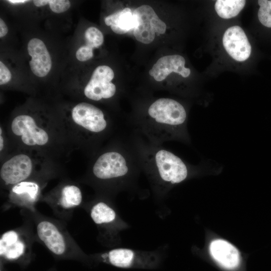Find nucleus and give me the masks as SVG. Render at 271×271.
<instances>
[{"instance_id": "obj_1", "label": "nucleus", "mask_w": 271, "mask_h": 271, "mask_svg": "<svg viewBox=\"0 0 271 271\" xmlns=\"http://www.w3.org/2000/svg\"><path fill=\"white\" fill-rule=\"evenodd\" d=\"M23 217L31 222L36 241L44 245L58 259L72 260L86 265L93 263L80 247L66 227V222L44 215L37 209H21Z\"/></svg>"}, {"instance_id": "obj_2", "label": "nucleus", "mask_w": 271, "mask_h": 271, "mask_svg": "<svg viewBox=\"0 0 271 271\" xmlns=\"http://www.w3.org/2000/svg\"><path fill=\"white\" fill-rule=\"evenodd\" d=\"M20 226L3 233L0 237L1 262L15 263L21 267L28 266L33 258V245L36 241L33 225L23 217Z\"/></svg>"}, {"instance_id": "obj_3", "label": "nucleus", "mask_w": 271, "mask_h": 271, "mask_svg": "<svg viewBox=\"0 0 271 271\" xmlns=\"http://www.w3.org/2000/svg\"><path fill=\"white\" fill-rule=\"evenodd\" d=\"M148 125L164 133L180 130L184 127L187 118L184 106L178 101L167 98L154 102L148 109Z\"/></svg>"}, {"instance_id": "obj_4", "label": "nucleus", "mask_w": 271, "mask_h": 271, "mask_svg": "<svg viewBox=\"0 0 271 271\" xmlns=\"http://www.w3.org/2000/svg\"><path fill=\"white\" fill-rule=\"evenodd\" d=\"M40 201L50 207L58 219L66 222L71 219L74 210L82 205L83 195L78 185L65 183L42 197Z\"/></svg>"}, {"instance_id": "obj_5", "label": "nucleus", "mask_w": 271, "mask_h": 271, "mask_svg": "<svg viewBox=\"0 0 271 271\" xmlns=\"http://www.w3.org/2000/svg\"><path fill=\"white\" fill-rule=\"evenodd\" d=\"M89 255L93 263L102 262L122 268L151 269L156 267L160 262L156 256L126 248H115Z\"/></svg>"}, {"instance_id": "obj_6", "label": "nucleus", "mask_w": 271, "mask_h": 271, "mask_svg": "<svg viewBox=\"0 0 271 271\" xmlns=\"http://www.w3.org/2000/svg\"><path fill=\"white\" fill-rule=\"evenodd\" d=\"M134 19L133 35L139 42L148 44L152 42L155 34H163L166 30V25L157 16L150 6L144 5L133 12Z\"/></svg>"}, {"instance_id": "obj_7", "label": "nucleus", "mask_w": 271, "mask_h": 271, "mask_svg": "<svg viewBox=\"0 0 271 271\" xmlns=\"http://www.w3.org/2000/svg\"><path fill=\"white\" fill-rule=\"evenodd\" d=\"M43 185L39 180L33 179L32 176L14 185L10 189L5 210L12 206L30 211L37 209L36 205L42 197L41 193Z\"/></svg>"}, {"instance_id": "obj_8", "label": "nucleus", "mask_w": 271, "mask_h": 271, "mask_svg": "<svg viewBox=\"0 0 271 271\" xmlns=\"http://www.w3.org/2000/svg\"><path fill=\"white\" fill-rule=\"evenodd\" d=\"M12 132L25 145L42 147L48 144L49 136L34 117L27 114L16 116L11 124Z\"/></svg>"}, {"instance_id": "obj_9", "label": "nucleus", "mask_w": 271, "mask_h": 271, "mask_svg": "<svg viewBox=\"0 0 271 271\" xmlns=\"http://www.w3.org/2000/svg\"><path fill=\"white\" fill-rule=\"evenodd\" d=\"M154 163L160 178L166 183H179L188 176V168L185 163L169 151L158 150L154 155Z\"/></svg>"}, {"instance_id": "obj_10", "label": "nucleus", "mask_w": 271, "mask_h": 271, "mask_svg": "<svg viewBox=\"0 0 271 271\" xmlns=\"http://www.w3.org/2000/svg\"><path fill=\"white\" fill-rule=\"evenodd\" d=\"M35 165L30 156L18 154L6 161L0 170L3 185L11 188L14 185L35 175Z\"/></svg>"}, {"instance_id": "obj_11", "label": "nucleus", "mask_w": 271, "mask_h": 271, "mask_svg": "<svg viewBox=\"0 0 271 271\" xmlns=\"http://www.w3.org/2000/svg\"><path fill=\"white\" fill-rule=\"evenodd\" d=\"M94 177L99 180L107 181L119 178L128 172L127 162L120 153L109 151L101 155L92 167Z\"/></svg>"}, {"instance_id": "obj_12", "label": "nucleus", "mask_w": 271, "mask_h": 271, "mask_svg": "<svg viewBox=\"0 0 271 271\" xmlns=\"http://www.w3.org/2000/svg\"><path fill=\"white\" fill-rule=\"evenodd\" d=\"M114 75L112 69L108 66L97 67L84 88L85 96L95 101L112 97L116 92L115 85L111 82Z\"/></svg>"}, {"instance_id": "obj_13", "label": "nucleus", "mask_w": 271, "mask_h": 271, "mask_svg": "<svg viewBox=\"0 0 271 271\" xmlns=\"http://www.w3.org/2000/svg\"><path fill=\"white\" fill-rule=\"evenodd\" d=\"M71 118L77 125L94 133L102 132L107 125L102 111L86 102L79 103L73 107Z\"/></svg>"}, {"instance_id": "obj_14", "label": "nucleus", "mask_w": 271, "mask_h": 271, "mask_svg": "<svg viewBox=\"0 0 271 271\" xmlns=\"http://www.w3.org/2000/svg\"><path fill=\"white\" fill-rule=\"evenodd\" d=\"M222 41L225 50L234 60L241 62L249 57L251 47L244 31L239 26L229 28L223 35Z\"/></svg>"}, {"instance_id": "obj_15", "label": "nucleus", "mask_w": 271, "mask_h": 271, "mask_svg": "<svg viewBox=\"0 0 271 271\" xmlns=\"http://www.w3.org/2000/svg\"><path fill=\"white\" fill-rule=\"evenodd\" d=\"M27 50L32 57L29 65L33 74L39 77L46 76L51 70L52 63L44 43L38 38H33L28 44Z\"/></svg>"}, {"instance_id": "obj_16", "label": "nucleus", "mask_w": 271, "mask_h": 271, "mask_svg": "<svg viewBox=\"0 0 271 271\" xmlns=\"http://www.w3.org/2000/svg\"><path fill=\"white\" fill-rule=\"evenodd\" d=\"M185 60L179 55L163 56L157 61L149 71V74L157 81H162L172 72L187 77L190 74V70L185 67Z\"/></svg>"}, {"instance_id": "obj_17", "label": "nucleus", "mask_w": 271, "mask_h": 271, "mask_svg": "<svg viewBox=\"0 0 271 271\" xmlns=\"http://www.w3.org/2000/svg\"><path fill=\"white\" fill-rule=\"evenodd\" d=\"M209 250L213 258L227 269H234L240 263V253L238 249L228 241L222 239L212 241Z\"/></svg>"}, {"instance_id": "obj_18", "label": "nucleus", "mask_w": 271, "mask_h": 271, "mask_svg": "<svg viewBox=\"0 0 271 271\" xmlns=\"http://www.w3.org/2000/svg\"><path fill=\"white\" fill-rule=\"evenodd\" d=\"M87 210L89 215L98 226L105 228L108 230V227L111 226L115 222L116 213L110 205L103 201H97L88 207H83Z\"/></svg>"}, {"instance_id": "obj_19", "label": "nucleus", "mask_w": 271, "mask_h": 271, "mask_svg": "<svg viewBox=\"0 0 271 271\" xmlns=\"http://www.w3.org/2000/svg\"><path fill=\"white\" fill-rule=\"evenodd\" d=\"M105 24L110 26L112 31L117 34L126 33L134 27V19L130 9L125 8L106 17Z\"/></svg>"}, {"instance_id": "obj_20", "label": "nucleus", "mask_w": 271, "mask_h": 271, "mask_svg": "<svg viewBox=\"0 0 271 271\" xmlns=\"http://www.w3.org/2000/svg\"><path fill=\"white\" fill-rule=\"evenodd\" d=\"M86 44L80 47L76 52V57L80 61H86L92 58L93 49L97 48L103 43L101 32L94 27H90L85 32Z\"/></svg>"}, {"instance_id": "obj_21", "label": "nucleus", "mask_w": 271, "mask_h": 271, "mask_svg": "<svg viewBox=\"0 0 271 271\" xmlns=\"http://www.w3.org/2000/svg\"><path fill=\"white\" fill-rule=\"evenodd\" d=\"M244 0H217L215 4V11L223 19L233 18L240 12L245 5Z\"/></svg>"}, {"instance_id": "obj_22", "label": "nucleus", "mask_w": 271, "mask_h": 271, "mask_svg": "<svg viewBox=\"0 0 271 271\" xmlns=\"http://www.w3.org/2000/svg\"><path fill=\"white\" fill-rule=\"evenodd\" d=\"M33 3L38 7L49 4L50 9L55 13L65 12L71 6L70 2L68 0H35Z\"/></svg>"}, {"instance_id": "obj_23", "label": "nucleus", "mask_w": 271, "mask_h": 271, "mask_svg": "<svg viewBox=\"0 0 271 271\" xmlns=\"http://www.w3.org/2000/svg\"><path fill=\"white\" fill-rule=\"evenodd\" d=\"M259 9L257 16L260 23L264 26L271 28V0H259Z\"/></svg>"}, {"instance_id": "obj_24", "label": "nucleus", "mask_w": 271, "mask_h": 271, "mask_svg": "<svg viewBox=\"0 0 271 271\" xmlns=\"http://www.w3.org/2000/svg\"><path fill=\"white\" fill-rule=\"evenodd\" d=\"M12 78V74L8 67L0 62V84L4 85L9 82Z\"/></svg>"}, {"instance_id": "obj_25", "label": "nucleus", "mask_w": 271, "mask_h": 271, "mask_svg": "<svg viewBox=\"0 0 271 271\" xmlns=\"http://www.w3.org/2000/svg\"><path fill=\"white\" fill-rule=\"evenodd\" d=\"M8 32V28L5 22L0 19V37L2 38L6 36Z\"/></svg>"}, {"instance_id": "obj_26", "label": "nucleus", "mask_w": 271, "mask_h": 271, "mask_svg": "<svg viewBox=\"0 0 271 271\" xmlns=\"http://www.w3.org/2000/svg\"><path fill=\"white\" fill-rule=\"evenodd\" d=\"M0 132H1V134H0V151H2L4 148V138H3V137L2 134V127L0 128Z\"/></svg>"}, {"instance_id": "obj_27", "label": "nucleus", "mask_w": 271, "mask_h": 271, "mask_svg": "<svg viewBox=\"0 0 271 271\" xmlns=\"http://www.w3.org/2000/svg\"><path fill=\"white\" fill-rule=\"evenodd\" d=\"M7 2H9L11 3H13V4H18V3H25L26 2H30V1H26V0H9V1H7Z\"/></svg>"}, {"instance_id": "obj_28", "label": "nucleus", "mask_w": 271, "mask_h": 271, "mask_svg": "<svg viewBox=\"0 0 271 271\" xmlns=\"http://www.w3.org/2000/svg\"><path fill=\"white\" fill-rule=\"evenodd\" d=\"M48 271H56L55 268H52Z\"/></svg>"}]
</instances>
